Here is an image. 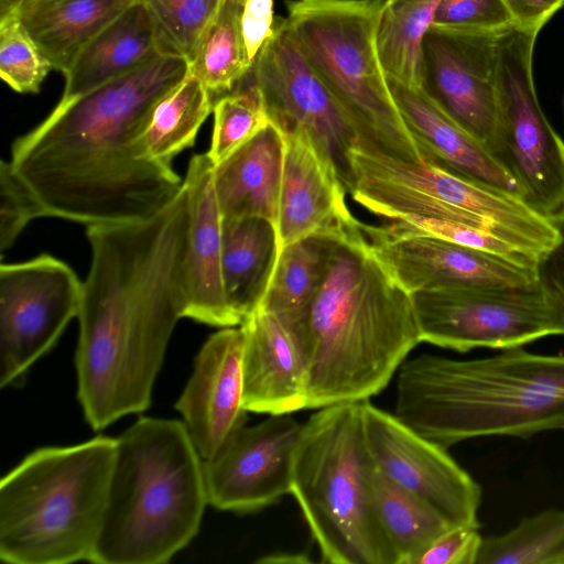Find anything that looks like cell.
Segmentation results:
<instances>
[{"label": "cell", "instance_id": "obj_1", "mask_svg": "<svg viewBox=\"0 0 564 564\" xmlns=\"http://www.w3.org/2000/svg\"><path fill=\"white\" fill-rule=\"evenodd\" d=\"M186 191L150 219L87 226L91 263L77 314V395L96 431L145 411L183 316Z\"/></svg>", "mask_w": 564, "mask_h": 564}, {"label": "cell", "instance_id": "obj_2", "mask_svg": "<svg viewBox=\"0 0 564 564\" xmlns=\"http://www.w3.org/2000/svg\"><path fill=\"white\" fill-rule=\"evenodd\" d=\"M188 74L186 59L159 55L59 101L13 142L9 162L48 217L86 226L135 223L175 198L183 181L172 165L147 158L139 140L156 105Z\"/></svg>", "mask_w": 564, "mask_h": 564}, {"label": "cell", "instance_id": "obj_3", "mask_svg": "<svg viewBox=\"0 0 564 564\" xmlns=\"http://www.w3.org/2000/svg\"><path fill=\"white\" fill-rule=\"evenodd\" d=\"M291 329L307 364L306 409L378 394L421 343L411 294L358 219L323 231L318 284Z\"/></svg>", "mask_w": 564, "mask_h": 564}, {"label": "cell", "instance_id": "obj_4", "mask_svg": "<svg viewBox=\"0 0 564 564\" xmlns=\"http://www.w3.org/2000/svg\"><path fill=\"white\" fill-rule=\"evenodd\" d=\"M200 459L178 420L141 416L128 427L91 563L163 564L184 549L208 503Z\"/></svg>", "mask_w": 564, "mask_h": 564}, {"label": "cell", "instance_id": "obj_5", "mask_svg": "<svg viewBox=\"0 0 564 564\" xmlns=\"http://www.w3.org/2000/svg\"><path fill=\"white\" fill-rule=\"evenodd\" d=\"M117 438L42 447L0 482V558L11 564L91 562L100 534Z\"/></svg>", "mask_w": 564, "mask_h": 564}, {"label": "cell", "instance_id": "obj_6", "mask_svg": "<svg viewBox=\"0 0 564 564\" xmlns=\"http://www.w3.org/2000/svg\"><path fill=\"white\" fill-rule=\"evenodd\" d=\"M317 410L302 425L291 495L323 562L398 564L376 512L375 464L365 438L362 401Z\"/></svg>", "mask_w": 564, "mask_h": 564}, {"label": "cell", "instance_id": "obj_7", "mask_svg": "<svg viewBox=\"0 0 564 564\" xmlns=\"http://www.w3.org/2000/svg\"><path fill=\"white\" fill-rule=\"evenodd\" d=\"M394 414L445 448L480 436L529 438L564 431V398L527 382L497 355L405 359L398 370Z\"/></svg>", "mask_w": 564, "mask_h": 564}, {"label": "cell", "instance_id": "obj_8", "mask_svg": "<svg viewBox=\"0 0 564 564\" xmlns=\"http://www.w3.org/2000/svg\"><path fill=\"white\" fill-rule=\"evenodd\" d=\"M381 0L288 2V21L315 73L357 127L362 147L422 161L391 94L377 47Z\"/></svg>", "mask_w": 564, "mask_h": 564}, {"label": "cell", "instance_id": "obj_9", "mask_svg": "<svg viewBox=\"0 0 564 564\" xmlns=\"http://www.w3.org/2000/svg\"><path fill=\"white\" fill-rule=\"evenodd\" d=\"M352 199L390 219H438L492 230L538 258L556 240L552 220L523 200L433 161H410L356 147L349 153Z\"/></svg>", "mask_w": 564, "mask_h": 564}, {"label": "cell", "instance_id": "obj_10", "mask_svg": "<svg viewBox=\"0 0 564 564\" xmlns=\"http://www.w3.org/2000/svg\"><path fill=\"white\" fill-rule=\"evenodd\" d=\"M540 28L513 24L496 36L498 123L491 156L522 192V200L552 218L564 207V141L538 100L533 50Z\"/></svg>", "mask_w": 564, "mask_h": 564}, {"label": "cell", "instance_id": "obj_11", "mask_svg": "<svg viewBox=\"0 0 564 564\" xmlns=\"http://www.w3.org/2000/svg\"><path fill=\"white\" fill-rule=\"evenodd\" d=\"M257 88L269 120L282 132L301 131L335 167L347 193L350 150L361 135L337 98L315 73L286 18L273 30L246 74Z\"/></svg>", "mask_w": 564, "mask_h": 564}, {"label": "cell", "instance_id": "obj_12", "mask_svg": "<svg viewBox=\"0 0 564 564\" xmlns=\"http://www.w3.org/2000/svg\"><path fill=\"white\" fill-rule=\"evenodd\" d=\"M421 343L465 352L522 347L553 335L536 283L523 288H443L411 293Z\"/></svg>", "mask_w": 564, "mask_h": 564}, {"label": "cell", "instance_id": "obj_13", "mask_svg": "<svg viewBox=\"0 0 564 564\" xmlns=\"http://www.w3.org/2000/svg\"><path fill=\"white\" fill-rule=\"evenodd\" d=\"M83 282L64 261L41 254L0 267V387L20 380L77 316Z\"/></svg>", "mask_w": 564, "mask_h": 564}, {"label": "cell", "instance_id": "obj_14", "mask_svg": "<svg viewBox=\"0 0 564 564\" xmlns=\"http://www.w3.org/2000/svg\"><path fill=\"white\" fill-rule=\"evenodd\" d=\"M362 423L375 466L453 524L479 528L481 488L447 453L395 414L362 401Z\"/></svg>", "mask_w": 564, "mask_h": 564}, {"label": "cell", "instance_id": "obj_15", "mask_svg": "<svg viewBox=\"0 0 564 564\" xmlns=\"http://www.w3.org/2000/svg\"><path fill=\"white\" fill-rule=\"evenodd\" d=\"M302 425L285 413L239 429L203 463L208 503L245 514L291 494L293 457Z\"/></svg>", "mask_w": 564, "mask_h": 564}, {"label": "cell", "instance_id": "obj_16", "mask_svg": "<svg viewBox=\"0 0 564 564\" xmlns=\"http://www.w3.org/2000/svg\"><path fill=\"white\" fill-rule=\"evenodd\" d=\"M431 25L421 88L488 152L498 123L496 36Z\"/></svg>", "mask_w": 564, "mask_h": 564}, {"label": "cell", "instance_id": "obj_17", "mask_svg": "<svg viewBox=\"0 0 564 564\" xmlns=\"http://www.w3.org/2000/svg\"><path fill=\"white\" fill-rule=\"evenodd\" d=\"M362 229L378 258L410 294L443 288H523L535 269L482 249L387 226Z\"/></svg>", "mask_w": 564, "mask_h": 564}, {"label": "cell", "instance_id": "obj_18", "mask_svg": "<svg viewBox=\"0 0 564 564\" xmlns=\"http://www.w3.org/2000/svg\"><path fill=\"white\" fill-rule=\"evenodd\" d=\"M242 350L240 327H224L212 335L198 351L175 404L203 460L213 458L246 425Z\"/></svg>", "mask_w": 564, "mask_h": 564}, {"label": "cell", "instance_id": "obj_19", "mask_svg": "<svg viewBox=\"0 0 564 564\" xmlns=\"http://www.w3.org/2000/svg\"><path fill=\"white\" fill-rule=\"evenodd\" d=\"M214 162L194 155L183 181L189 226L183 271V316L218 327L240 325L223 283V218L214 187Z\"/></svg>", "mask_w": 564, "mask_h": 564}, {"label": "cell", "instance_id": "obj_20", "mask_svg": "<svg viewBox=\"0 0 564 564\" xmlns=\"http://www.w3.org/2000/svg\"><path fill=\"white\" fill-rule=\"evenodd\" d=\"M240 328L245 409L269 415L306 409L307 364L291 327L258 307Z\"/></svg>", "mask_w": 564, "mask_h": 564}, {"label": "cell", "instance_id": "obj_21", "mask_svg": "<svg viewBox=\"0 0 564 564\" xmlns=\"http://www.w3.org/2000/svg\"><path fill=\"white\" fill-rule=\"evenodd\" d=\"M284 158L275 227L280 249L356 220L335 167L301 131L282 132Z\"/></svg>", "mask_w": 564, "mask_h": 564}, {"label": "cell", "instance_id": "obj_22", "mask_svg": "<svg viewBox=\"0 0 564 564\" xmlns=\"http://www.w3.org/2000/svg\"><path fill=\"white\" fill-rule=\"evenodd\" d=\"M388 83L402 119L425 160L522 200V192L509 173L421 87L390 76Z\"/></svg>", "mask_w": 564, "mask_h": 564}, {"label": "cell", "instance_id": "obj_23", "mask_svg": "<svg viewBox=\"0 0 564 564\" xmlns=\"http://www.w3.org/2000/svg\"><path fill=\"white\" fill-rule=\"evenodd\" d=\"M283 158V133L269 121L214 165V187L223 220L261 217L275 225Z\"/></svg>", "mask_w": 564, "mask_h": 564}, {"label": "cell", "instance_id": "obj_24", "mask_svg": "<svg viewBox=\"0 0 564 564\" xmlns=\"http://www.w3.org/2000/svg\"><path fill=\"white\" fill-rule=\"evenodd\" d=\"M159 55L152 21L144 6L137 0L79 53L65 74L61 101L129 74Z\"/></svg>", "mask_w": 564, "mask_h": 564}, {"label": "cell", "instance_id": "obj_25", "mask_svg": "<svg viewBox=\"0 0 564 564\" xmlns=\"http://www.w3.org/2000/svg\"><path fill=\"white\" fill-rule=\"evenodd\" d=\"M137 0H29L17 17L53 69L64 75L86 45Z\"/></svg>", "mask_w": 564, "mask_h": 564}, {"label": "cell", "instance_id": "obj_26", "mask_svg": "<svg viewBox=\"0 0 564 564\" xmlns=\"http://www.w3.org/2000/svg\"><path fill=\"white\" fill-rule=\"evenodd\" d=\"M280 251L278 230L269 219L223 220L221 274L227 303L242 321L267 292Z\"/></svg>", "mask_w": 564, "mask_h": 564}, {"label": "cell", "instance_id": "obj_27", "mask_svg": "<svg viewBox=\"0 0 564 564\" xmlns=\"http://www.w3.org/2000/svg\"><path fill=\"white\" fill-rule=\"evenodd\" d=\"M372 495L378 519L397 554L398 564H415L437 538L455 525L376 466Z\"/></svg>", "mask_w": 564, "mask_h": 564}, {"label": "cell", "instance_id": "obj_28", "mask_svg": "<svg viewBox=\"0 0 564 564\" xmlns=\"http://www.w3.org/2000/svg\"><path fill=\"white\" fill-rule=\"evenodd\" d=\"M214 105L215 100L205 85L188 74L154 108L139 140L143 154L155 162L172 165L177 154L193 147Z\"/></svg>", "mask_w": 564, "mask_h": 564}, {"label": "cell", "instance_id": "obj_29", "mask_svg": "<svg viewBox=\"0 0 564 564\" xmlns=\"http://www.w3.org/2000/svg\"><path fill=\"white\" fill-rule=\"evenodd\" d=\"M243 3L223 0L189 62V74L205 85L215 101L232 91L251 67L241 29Z\"/></svg>", "mask_w": 564, "mask_h": 564}, {"label": "cell", "instance_id": "obj_30", "mask_svg": "<svg viewBox=\"0 0 564 564\" xmlns=\"http://www.w3.org/2000/svg\"><path fill=\"white\" fill-rule=\"evenodd\" d=\"M442 0H392L384 3L377 47L388 76L421 87L422 42Z\"/></svg>", "mask_w": 564, "mask_h": 564}, {"label": "cell", "instance_id": "obj_31", "mask_svg": "<svg viewBox=\"0 0 564 564\" xmlns=\"http://www.w3.org/2000/svg\"><path fill=\"white\" fill-rule=\"evenodd\" d=\"M323 263V231L280 249L260 308L293 326L317 288Z\"/></svg>", "mask_w": 564, "mask_h": 564}, {"label": "cell", "instance_id": "obj_32", "mask_svg": "<svg viewBox=\"0 0 564 564\" xmlns=\"http://www.w3.org/2000/svg\"><path fill=\"white\" fill-rule=\"evenodd\" d=\"M476 564H564V509L538 512L482 538Z\"/></svg>", "mask_w": 564, "mask_h": 564}, {"label": "cell", "instance_id": "obj_33", "mask_svg": "<svg viewBox=\"0 0 564 564\" xmlns=\"http://www.w3.org/2000/svg\"><path fill=\"white\" fill-rule=\"evenodd\" d=\"M152 21L159 53L192 61L223 0H139Z\"/></svg>", "mask_w": 564, "mask_h": 564}, {"label": "cell", "instance_id": "obj_34", "mask_svg": "<svg viewBox=\"0 0 564 564\" xmlns=\"http://www.w3.org/2000/svg\"><path fill=\"white\" fill-rule=\"evenodd\" d=\"M214 130L207 152L214 164L249 141L270 120L262 99L247 75L235 89L215 101Z\"/></svg>", "mask_w": 564, "mask_h": 564}, {"label": "cell", "instance_id": "obj_35", "mask_svg": "<svg viewBox=\"0 0 564 564\" xmlns=\"http://www.w3.org/2000/svg\"><path fill=\"white\" fill-rule=\"evenodd\" d=\"M52 66L15 13L0 19V75L18 93H37Z\"/></svg>", "mask_w": 564, "mask_h": 564}, {"label": "cell", "instance_id": "obj_36", "mask_svg": "<svg viewBox=\"0 0 564 564\" xmlns=\"http://www.w3.org/2000/svg\"><path fill=\"white\" fill-rule=\"evenodd\" d=\"M39 217H48L45 208L19 176L9 161L0 164V251L9 249L26 227Z\"/></svg>", "mask_w": 564, "mask_h": 564}, {"label": "cell", "instance_id": "obj_37", "mask_svg": "<svg viewBox=\"0 0 564 564\" xmlns=\"http://www.w3.org/2000/svg\"><path fill=\"white\" fill-rule=\"evenodd\" d=\"M516 24L503 0H442L432 25L469 32L499 33Z\"/></svg>", "mask_w": 564, "mask_h": 564}, {"label": "cell", "instance_id": "obj_38", "mask_svg": "<svg viewBox=\"0 0 564 564\" xmlns=\"http://www.w3.org/2000/svg\"><path fill=\"white\" fill-rule=\"evenodd\" d=\"M556 229V240L535 264V279L542 294L553 335H564V207L550 218Z\"/></svg>", "mask_w": 564, "mask_h": 564}, {"label": "cell", "instance_id": "obj_39", "mask_svg": "<svg viewBox=\"0 0 564 564\" xmlns=\"http://www.w3.org/2000/svg\"><path fill=\"white\" fill-rule=\"evenodd\" d=\"M481 541L478 528L453 525L432 543L415 564H476Z\"/></svg>", "mask_w": 564, "mask_h": 564}, {"label": "cell", "instance_id": "obj_40", "mask_svg": "<svg viewBox=\"0 0 564 564\" xmlns=\"http://www.w3.org/2000/svg\"><path fill=\"white\" fill-rule=\"evenodd\" d=\"M274 21L273 0H245L241 29L247 56L251 65L270 37Z\"/></svg>", "mask_w": 564, "mask_h": 564}, {"label": "cell", "instance_id": "obj_41", "mask_svg": "<svg viewBox=\"0 0 564 564\" xmlns=\"http://www.w3.org/2000/svg\"><path fill=\"white\" fill-rule=\"evenodd\" d=\"M516 24L542 29L564 6V0H503Z\"/></svg>", "mask_w": 564, "mask_h": 564}, {"label": "cell", "instance_id": "obj_42", "mask_svg": "<svg viewBox=\"0 0 564 564\" xmlns=\"http://www.w3.org/2000/svg\"><path fill=\"white\" fill-rule=\"evenodd\" d=\"M259 562L262 563H305L310 562V560L303 555V554H285V553H279V554H271L269 556H265Z\"/></svg>", "mask_w": 564, "mask_h": 564}, {"label": "cell", "instance_id": "obj_43", "mask_svg": "<svg viewBox=\"0 0 564 564\" xmlns=\"http://www.w3.org/2000/svg\"><path fill=\"white\" fill-rule=\"evenodd\" d=\"M29 0H0V19L15 13Z\"/></svg>", "mask_w": 564, "mask_h": 564}, {"label": "cell", "instance_id": "obj_44", "mask_svg": "<svg viewBox=\"0 0 564 564\" xmlns=\"http://www.w3.org/2000/svg\"><path fill=\"white\" fill-rule=\"evenodd\" d=\"M381 1H383L384 3H387V2H390V1H392V0H381Z\"/></svg>", "mask_w": 564, "mask_h": 564}, {"label": "cell", "instance_id": "obj_45", "mask_svg": "<svg viewBox=\"0 0 564 564\" xmlns=\"http://www.w3.org/2000/svg\"><path fill=\"white\" fill-rule=\"evenodd\" d=\"M302 1H306V0H302Z\"/></svg>", "mask_w": 564, "mask_h": 564}]
</instances>
